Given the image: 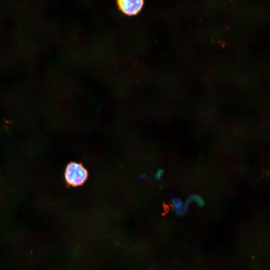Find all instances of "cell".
<instances>
[{
  "instance_id": "cell-1",
  "label": "cell",
  "mask_w": 270,
  "mask_h": 270,
  "mask_svg": "<svg viewBox=\"0 0 270 270\" xmlns=\"http://www.w3.org/2000/svg\"><path fill=\"white\" fill-rule=\"evenodd\" d=\"M88 177V172L80 164L70 163L65 171V178L68 183L73 186L82 184Z\"/></svg>"
},
{
  "instance_id": "cell-5",
  "label": "cell",
  "mask_w": 270,
  "mask_h": 270,
  "mask_svg": "<svg viewBox=\"0 0 270 270\" xmlns=\"http://www.w3.org/2000/svg\"><path fill=\"white\" fill-rule=\"evenodd\" d=\"M164 171L162 169H159L154 174V178L156 180H160L164 174Z\"/></svg>"
},
{
  "instance_id": "cell-3",
  "label": "cell",
  "mask_w": 270,
  "mask_h": 270,
  "mask_svg": "<svg viewBox=\"0 0 270 270\" xmlns=\"http://www.w3.org/2000/svg\"><path fill=\"white\" fill-rule=\"evenodd\" d=\"M193 201L196 202L200 206H203L204 205V202L203 199L200 196L196 194L190 195L186 200L184 204L182 210V216L184 215L187 212L190 204Z\"/></svg>"
},
{
  "instance_id": "cell-4",
  "label": "cell",
  "mask_w": 270,
  "mask_h": 270,
  "mask_svg": "<svg viewBox=\"0 0 270 270\" xmlns=\"http://www.w3.org/2000/svg\"><path fill=\"white\" fill-rule=\"evenodd\" d=\"M171 200L172 203L174 207L176 213L178 216H182V210L184 205L182 200L173 196H172Z\"/></svg>"
},
{
  "instance_id": "cell-2",
  "label": "cell",
  "mask_w": 270,
  "mask_h": 270,
  "mask_svg": "<svg viewBox=\"0 0 270 270\" xmlns=\"http://www.w3.org/2000/svg\"><path fill=\"white\" fill-rule=\"evenodd\" d=\"M117 3L122 12L132 16L138 14L141 10L144 0H117Z\"/></svg>"
}]
</instances>
